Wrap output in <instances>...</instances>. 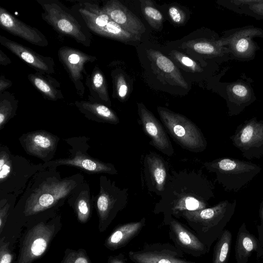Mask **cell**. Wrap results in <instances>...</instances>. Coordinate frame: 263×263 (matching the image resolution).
Segmentation results:
<instances>
[{
  "label": "cell",
  "mask_w": 263,
  "mask_h": 263,
  "mask_svg": "<svg viewBox=\"0 0 263 263\" xmlns=\"http://www.w3.org/2000/svg\"><path fill=\"white\" fill-rule=\"evenodd\" d=\"M168 13L171 20L176 24H182L185 21V13L177 7H171L168 9Z\"/></svg>",
  "instance_id": "b9f144b4"
},
{
  "label": "cell",
  "mask_w": 263,
  "mask_h": 263,
  "mask_svg": "<svg viewBox=\"0 0 263 263\" xmlns=\"http://www.w3.org/2000/svg\"><path fill=\"white\" fill-rule=\"evenodd\" d=\"M170 174L167 162L160 155L151 152L143 160L142 180L148 191L161 196Z\"/></svg>",
  "instance_id": "2e32d148"
},
{
  "label": "cell",
  "mask_w": 263,
  "mask_h": 263,
  "mask_svg": "<svg viewBox=\"0 0 263 263\" xmlns=\"http://www.w3.org/2000/svg\"><path fill=\"white\" fill-rule=\"evenodd\" d=\"M114 83L117 95L119 99H124L128 93V88L122 74H117L114 77Z\"/></svg>",
  "instance_id": "ab89813d"
},
{
  "label": "cell",
  "mask_w": 263,
  "mask_h": 263,
  "mask_svg": "<svg viewBox=\"0 0 263 263\" xmlns=\"http://www.w3.org/2000/svg\"><path fill=\"white\" fill-rule=\"evenodd\" d=\"M17 197L8 195L0 198V230L1 233L5 224L11 209H14Z\"/></svg>",
  "instance_id": "8d00e7d4"
},
{
  "label": "cell",
  "mask_w": 263,
  "mask_h": 263,
  "mask_svg": "<svg viewBox=\"0 0 263 263\" xmlns=\"http://www.w3.org/2000/svg\"><path fill=\"white\" fill-rule=\"evenodd\" d=\"M42 7L41 17L57 32L85 46L91 45V34L83 20L58 0H36Z\"/></svg>",
  "instance_id": "5b68a950"
},
{
  "label": "cell",
  "mask_w": 263,
  "mask_h": 263,
  "mask_svg": "<svg viewBox=\"0 0 263 263\" xmlns=\"http://www.w3.org/2000/svg\"><path fill=\"white\" fill-rule=\"evenodd\" d=\"M146 54L156 74L172 85L188 88V84L178 67L169 58L159 51L152 49L146 50Z\"/></svg>",
  "instance_id": "603a6c76"
},
{
  "label": "cell",
  "mask_w": 263,
  "mask_h": 263,
  "mask_svg": "<svg viewBox=\"0 0 263 263\" xmlns=\"http://www.w3.org/2000/svg\"><path fill=\"white\" fill-rule=\"evenodd\" d=\"M214 190V184L201 173L186 170L173 172L153 212L162 213L163 223L167 225L172 217L179 218L184 211L208 208V201L215 196Z\"/></svg>",
  "instance_id": "7a4b0ae2"
},
{
  "label": "cell",
  "mask_w": 263,
  "mask_h": 263,
  "mask_svg": "<svg viewBox=\"0 0 263 263\" xmlns=\"http://www.w3.org/2000/svg\"><path fill=\"white\" fill-rule=\"evenodd\" d=\"M138 112L143 131L149 144L162 154L171 157L175 153L170 138L161 123L142 104H138Z\"/></svg>",
  "instance_id": "ac0fdd59"
},
{
  "label": "cell",
  "mask_w": 263,
  "mask_h": 263,
  "mask_svg": "<svg viewBox=\"0 0 263 263\" xmlns=\"http://www.w3.org/2000/svg\"><path fill=\"white\" fill-rule=\"evenodd\" d=\"M255 37L263 38V29L248 25L225 31L220 39L223 46L228 48L231 60L249 62L255 58L260 49Z\"/></svg>",
  "instance_id": "8fae6325"
},
{
  "label": "cell",
  "mask_w": 263,
  "mask_h": 263,
  "mask_svg": "<svg viewBox=\"0 0 263 263\" xmlns=\"http://www.w3.org/2000/svg\"><path fill=\"white\" fill-rule=\"evenodd\" d=\"M88 29L100 36L121 42H128L140 40L139 38L123 29L120 25L111 20L104 27H91Z\"/></svg>",
  "instance_id": "d6a6232c"
},
{
  "label": "cell",
  "mask_w": 263,
  "mask_h": 263,
  "mask_svg": "<svg viewBox=\"0 0 263 263\" xmlns=\"http://www.w3.org/2000/svg\"><path fill=\"white\" fill-rule=\"evenodd\" d=\"M160 118L174 141L183 148L194 153L204 151L207 141L200 129L185 116L158 106Z\"/></svg>",
  "instance_id": "52a82bcc"
},
{
  "label": "cell",
  "mask_w": 263,
  "mask_h": 263,
  "mask_svg": "<svg viewBox=\"0 0 263 263\" xmlns=\"http://www.w3.org/2000/svg\"><path fill=\"white\" fill-rule=\"evenodd\" d=\"M102 8L112 21L139 39L145 32L143 23L119 1H107Z\"/></svg>",
  "instance_id": "7402d4cb"
},
{
  "label": "cell",
  "mask_w": 263,
  "mask_h": 263,
  "mask_svg": "<svg viewBox=\"0 0 263 263\" xmlns=\"http://www.w3.org/2000/svg\"><path fill=\"white\" fill-rule=\"evenodd\" d=\"M169 236L175 246L183 253L196 257L209 252L207 247L196 234L184 224L172 217L168 221Z\"/></svg>",
  "instance_id": "d6986e66"
},
{
  "label": "cell",
  "mask_w": 263,
  "mask_h": 263,
  "mask_svg": "<svg viewBox=\"0 0 263 263\" xmlns=\"http://www.w3.org/2000/svg\"><path fill=\"white\" fill-rule=\"evenodd\" d=\"M100 190L96 197L99 229L104 231L128 202V189H121L105 175L100 177Z\"/></svg>",
  "instance_id": "9c48e42d"
},
{
  "label": "cell",
  "mask_w": 263,
  "mask_h": 263,
  "mask_svg": "<svg viewBox=\"0 0 263 263\" xmlns=\"http://www.w3.org/2000/svg\"><path fill=\"white\" fill-rule=\"evenodd\" d=\"M182 47L192 50L207 58L218 59L221 61L231 60L230 51L228 48L223 46L220 37L190 40L183 43Z\"/></svg>",
  "instance_id": "d4e9b609"
},
{
  "label": "cell",
  "mask_w": 263,
  "mask_h": 263,
  "mask_svg": "<svg viewBox=\"0 0 263 263\" xmlns=\"http://www.w3.org/2000/svg\"><path fill=\"white\" fill-rule=\"evenodd\" d=\"M236 200H222L203 209L184 211L179 216L210 251L234 214Z\"/></svg>",
  "instance_id": "3957f363"
},
{
  "label": "cell",
  "mask_w": 263,
  "mask_h": 263,
  "mask_svg": "<svg viewBox=\"0 0 263 263\" xmlns=\"http://www.w3.org/2000/svg\"><path fill=\"white\" fill-rule=\"evenodd\" d=\"M0 243V263H11L13 255L9 249L8 243L2 238Z\"/></svg>",
  "instance_id": "60d3db41"
},
{
  "label": "cell",
  "mask_w": 263,
  "mask_h": 263,
  "mask_svg": "<svg viewBox=\"0 0 263 263\" xmlns=\"http://www.w3.org/2000/svg\"><path fill=\"white\" fill-rule=\"evenodd\" d=\"M84 181L81 173L63 177L57 168H44L30 179L13 211L25 218L37 216V220L52 218Z\"/></svg>",
  "instance_id": "6da1fadb"
},
{
  "label": "cell",
  "mask_w": 263,
  "mask_h": 263,
  "mask_svg": "<svg viewBox=\"0 0 263 263\" xmlns=\"http://www.w3.org/2000/svg\"><path fill=\"white\" fill-rule=\"evenodd\" d=\"M260 249L258 238L250 233L243 222L237 233L235 257L236 263H248L249 259L254 252L256 253Z\"/></svg>",
  "instance_id": "83f0119b"
},
{
  "label": "cell",
  "mask_w": 263,
  "mask_h": 263,
  "mask_svg": "<svg viewBox=\"0 0 263 263\" xmlns=\"http://www.w3.org/2000/svg\"><path fill=\"white\" fill-rule=\"evenodd\" d=\"M58 55L72 81L78 95L82 97L85 87L83 83L84 76H87L85 66L94 62L97 58L79 49L62 46L58 51Z\"/></svg>",
  "instance_id": "5bb4252c"
},
{
  "label": "cell",
  "mask_w": 263,
  "mask_h": 263,
  "mask_svg": "<svg viewBox=\"0 0 263 263\" xmlns=\"http://www.w3.org/2000/svg\"><path fill=\"white\" fill-rule=\"evenodd\" d=\"M60 220L57 215L48 222L47 219L39 220L32 227L23 239L16 263H32L41 257L53 238Z\"/></svg>",
  "instance_id": "30bf717a"
},
{
  "label": "cell",
  "mask_w": 263,
  "mask_h": 263,
  "mask_svg": "<svg viewBox=\"0 0 263 263\" xmlns=\"http://www.w3.org/2000/svg\"><path fill=\"white\" fill-rule=\"evenodd\" d=\"M18 100L9 91L0 93V130L13 118L16 114Z\"/></svg>",
  "instance_id": "e575fe53"
},
{
  "label": "cell",
  "mask_w": 263,
  "mask_h": 263,
  "mask_svg": "<svg viewBox=\"0 0 263 263\" xmlns=\"http://www.w3.org/2000/svg\"><path fill=\"white\" fill-rule=\"evenodd\" d=\"M170 55L172 58L188 71L193 72L203 71L201 67L194 60L177 50H172Z\"/></svg>",
  "instance_id": "74e56055"
},
{
  "label": "cell",
  "mask_w": 263,
  "mask_h": 263,
  "mask_svg": "<svg viewBox=\"0 0 263 263\" xmlns=\"http://www.w3.org/2000/svg\"><path fill=\"white\" fill-rule=\"evenodd\" d=\"M128 257L134 263H196L170 243H145L141 250L129 251Z\"/></svg>",
  "instance_id": "4fadbf2b"
},
{
  "label": "cell",
  "mask_w": 263,
  "mask_h": 263,
  "mask_svg": "<svg viewBox=\"0 0 263 263\" xmlns=\"http://www.w3.org/2000/svg\"><path fill=\"white\" fill-rule=\"evenodd\" d=\"M0 26L9 33L36 46L46 47L48 41L36 28L31 27L0 6Z\"/></svg>",
  "instance_id": "ffe728a7"
},
{
  "label": "cell",
  "mask_w": 263,
  "mask_h": 263,
  "mask_svg": "<svg viewBox=\"0 0 263 263\" xmlns=\"http://www.w3.org/2000/svg\"><path fill=\"white\" fill-rule=\"evenodd\" d=\"M11 63V61L10 58L0 50V64L2 66H7Z\"/></svg>",
  "instance_id": "bcb514c9"
},
{
  "label": "cell",
  "mask_w": 263,
  "mask_h": 263,
  "mask_svg": "<svg viewBox=\"0 0 263 263\" xmlns=\"http://www.w3.org/2000/svg\"><path fill=\"white\" fill-rule=\"evenodd\" d=\"M18 140L26 154L45 163L53 160L60 138L46 130H37L23 134Z\"/></svg>",
  "instance_id": "9a60e30c"
},
{
  "label": "cell",
  "mask_w": 263,
  "mask_h": 263,
  "mask_svg": "<svg viewBox=\"0 0 263 263\" xmlns=\"http://www.w3.org/2000/svg\"><path fill=\"white\" fill-rule=\"evenodd\" d=\"M209 172L216 174V180L228 192H238L261 171L251 162L223 157L203 163Z\"/></svg>",
  "instance_id": "8992f818"
},
{
  "label": "cell",
  "mask_w": 263,
  "mask_h": 263,
  "mask_svg": "<svg viewBox=\"0 0 263 263\" xmlns=\"http://www.w3.org/2000/svg\"><path fill=\"white\" fill-rule=\"evenodd\" d=\"M43 163L34 164L26 158L12 153L0 145V198L8 195H21L32 177L44 169Z\"/></svg>",
  "instance_id": "277c9868"
},
{
  "label": "cell",
  "mask_w": 263,
  "mask_h": 263,
  "mask_svg": "<svg viewBox=\"0 0 263 263\" xmlns=\"http://www.w3.org/2000/svg\"><path fill=\"white\" fill-rule=\"evenodd\" d=\"M64 140L71 147L69 149V156L43 163L45 168H57L60 165H67L79 168L90 174H118L117 169L112 163L101 161L88 154V150L90 148L88 144L89 138L88 137H74L66 138Z\"/></svg>",
  "instance_id": "ba28073f"
},
{
  "label": "cell",
  "mask_w": 263,
  "mask_h": 263,
  "mask_svg": "<svg viewBox=\"0 0 263 263\" xmlns=\"http://www.w3.org/2000/svg\"><path fill=\"white\" fill-rule=\"evenodd\" d=\"M74 105L89 120L101 123L117 124L119 119L108 106L90 101H76Z\"/></svg>",
  "instance_id": "f1b7e54d"
},
{
  "label": "cell",
  "mask_w": 263,
  "mask_h": 263,
  "mask_svg": "<svg viewBox=\"0 0 263 263\" xmlns=\"http://www.w3.org/2000/svg\"><path fill=\"white\" fill-rule=\"evenodd\" d=\"M12 85V82L2 74L0 77V93L6 91V89L10 88Z\"/></svg>",
  "instance_id": "ee69618b"
},
{
  "label": "cell",
  "mask_w": 263,
  "mask_h": 263,
  "mask_svg": "<svg viewBox=\"0 0 263 263\" xmlns=\"http://www.w3.org/2000/svg\"><path fill=\"white\" fill-rule=\"evenodd\" d=\"M232 239L231 232L227 229H224L214 246L212 263H228Z\"/></svg>",
  "instance_id": "836d02e7"
},
{
  "label": "cell",
  "mask_w": 263,
  "mask_h": 263,
  "mask_svg": "<svg viewBox=\"0 0 263 263\" xmlns=\"http://www.w3.org/2000/svg\"><path fill=\"white\" fill-rule=\"evenodd\" d=\"M0 44L36 72L49 74L54 73L55 64L52 58L40 54L31 48L4 36H0Z\"/></svg>",
  "instance_id": "44dd1931"
},
{
  "label": "cell",
  "mask_w": 263,
  "mask_h": 263,
  "mask_svg": "<svg viewBox=\"0 0 263 263\" xmlns=\"http://www.w3.org/2000/svg\"><path fill=\"white\" fill-rule=\"evenodd\" d=\"M28 79L44 98L53 101L63 99L60 83L49 74L36 72L29 74Z\"/></svg>",
  "instance_id": "4dcf8cb0"
},
{
  "label": "cell",
  "mask_w": 263,
  "mask_h": 263,
  "mask_svg": "<svg viewBox=\"0 0 263 263\" xmlns=\"http://www.w3.org/2000/svg\"><path fill=\"white\" fill-rule=\"evenodd\" d=\"M233 145L248 159L263 156V120L256 117L246 120L239 125L230 137Z\"/></svg>",
  "instance_id": "7c38bea8"
},
{
  "label": "cell",
  "mask_w": 263,
  "mask_h": 263,
  "mask_svg": "<svg viewBox=\"0 0 263 263\" xmlns=\"http://www.w3.org/2000/svg\"><path fill=\"white\" fill-rule=\"evenodd\" d=\"M66 252V254L61 263H91L85 251L83 250H70Z\"/></svg>",
  "instance_id": "f35d334b"
},
{
  "label": "cell",
  "mask_w": 263,
  "mask_h": 263,
  "mask_svg": "<svg viewBox=\"0 0 263 263\" xmlns=\"http://www.w3.org/2000/svg\"><path fill=\"white\" fill-rule=\"evenodd\" d=\"M218 3L238 14L263 20V0H222Z\"/></svg>",
  "instance_id": "1f68e13d"
},
{
  "label": "cell",
  "mask_w": 263,
  "mask_h": 263,
  "mask_svg": "<svg viewBox=\"0 0 263 263\" xmlns=\"http://www.w3.org/2000/svg\"><path fill=\"white\" fill-rule=\"evenodd\" d=\"M251 81L249 78H241L222 84V95L226 101L230 117L240 114L256 100Z\"/></svg>",
  "instance_id": "e0dca14e"
},
{
  "label": "cell",
  "mask_w": 263,
  "mask_h": 263,
  "mask_svg": "<svg viewBox=\"0 0 263 263\" xmlns=\"http://www.w3.org/2000/svg\"><path fill=\"white\" fill-rule=\"evenodd\" d=\"M85 84L89 89V101L103 104L108 107L111 106L107 85L105 77L96 65L91 73L86 76Z\"/></svg>",
  "instance_id": "f546056e"
},
{
  "label": "cell",
  "mask_w": 263,
  "mask_h": 263,
  "mask_svg": "<svg viewBox=\"0 0 263 263\" xmlns=\"http://www.w3.org/2000/svg\"><path fill=\"white\" fill-rule=\"evenodd\" d=\"M95 200L89 184L84 180L70 195L67 202L73 209L78 220L81 223H85L91 216Z\"/></svg>",
  "instance_id": "cb8c5ba5"
},
{
  "label": "cell",
  "mask_w": 263,
  "mask_h": 263,
  "mask_svg": "<svg viewBox=\"0 0 263 263\" xmlns=\"http://www.w3.org/2000/svg\"><path fill=\"white\" fill-rule=\"evenodd\" d=\"M71 9L84 22L88 28L103 27L111 20L98 4L89 1H80Z\"/></svg>",
  "instance_id": "4316f807"
},
{
  "label": "cell",
  "mask_w": 263,
  "mask_h": 263,
  "mask_svg": "<svg viewBox=\"0 0 263 263\" xmlns=\"http://www.w3.org/2000/svg\"><path fill=\"white\" fill-rule=\"evenodd\" d=\"M126 258L122 253L116 256H110L108 257L107 263H127Z\"/></svg>",
  "instance_id": "f6af8a7d"
},
{
  "label": "cell",
  "mask_w": 263,
  "mask_h": 263,
  "mask_svg": "<svg viewBox=\"0 0 263 263\" xmlns=\"http://www.w3.org/2000/svg\"><path fill=\"white\" fill-rule=\"evenodd\" d=\"M146 224V218L121 224L117 227L106 238L104 245L108 249L115 251L125 247L136 237Z\"/></svg>",
  "instance_id": "484cf974"
},
{
  "label": "cell",
  "mask_w": 263,
  "mask_h": 263,
  "mask_svg": "<svg viewBox=\"0 0 263 263\" xmlns=\"http://www.w3.org/2000/svg\"><path fill=\"white\" fill-rule=\"evenodd\" d=\"M140 6L142 13L148 23L153 28L160 30L162 26L163 17L161 12L149 0H140Z\"/></svg>",
  "instance_id": "d590c367"
},
{
  "label": "cell",
  "mask_w": 263,
  "mask_h": 263,
  "mask_svg": "<svg viewBox=\"0 0 263 263\" xmlns=\"http://www.w3.org/2000/svg\"><path fill=\"white\" fill-rule=\"evenodd\" d=\"M259 216L261 222H263V199L260 202L259 209Z\"/></svg>",
  "instance_id": "7dc6e473"
},
{
  "label": "cell",
  "mask_w": 263,
  "mask_h": 263,
  "mask_svg": "<svg viewBox=\"0 0 263 263\" xmlns=\"http://www.w3.org/2000/svg\"><path fill=\"white\" fill-rule=\"evenodd\" d=\"M257 229L258 240L260 244V249L256 253V257L257 258H263V222H260L259 225L256 227Z\"/></svg>",
  "instance_id": "7bdbcfd3"
}]
</instances>
